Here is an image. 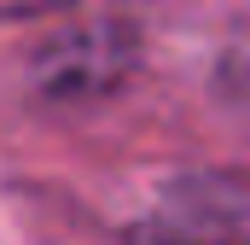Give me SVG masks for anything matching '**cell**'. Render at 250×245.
I'll return each mask as SVG.
<instances>
[{
  "label": "cell",
  "mask_w": 250,
  "mask_h": 245,
  "mask_svg": "<svg viewBox=\"0 0 250 245\" xmlns=\"http://www.w3.org/2000/svg\"><path fill=\"white\" fill-rule=\"evenodd\" d=\"M128 245H250V170H192L157 193Z\"/></svg>",
  "instance_id": "obj_1"
}]
</instances>
